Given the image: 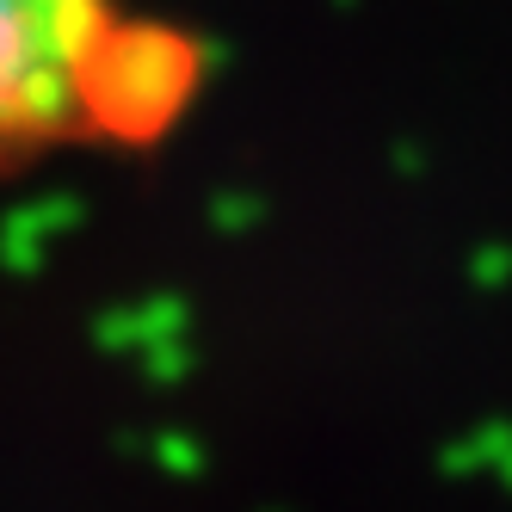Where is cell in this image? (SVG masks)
I'll list each match as a JSON object with an SVG mask.
<instances>
[{
	"label": "cell",
	"mask_w": 512,
	"mask_h": 512,
	"mask_svg": "<svg viewBox=\"0 0 512 512\" xmlns=\"http://www.w3.org/2000/svg\"><path fill=\"white\" fill-rule=\"evenodd\" d=\"M192 56L130 0H0V155L136 136L179 105Z\"/></svg>",
	"instance_id": "1"
},
{
	"label": "cell",
	"mask_w": 512,
	"mask_h": 512,
	"mask_svg": "<svg viewBox=\"0 0 512 512\" xmlns=\"http://www.w3.org/2000/svg\"><path fill=\"white\" fill-rule=\"evenodd\" d=\"M161 463H167V469H198V451H192V445H179V438H173V445L161 451Z\"/></svg>",
	"instance_id": "2"
}]
</instances>
